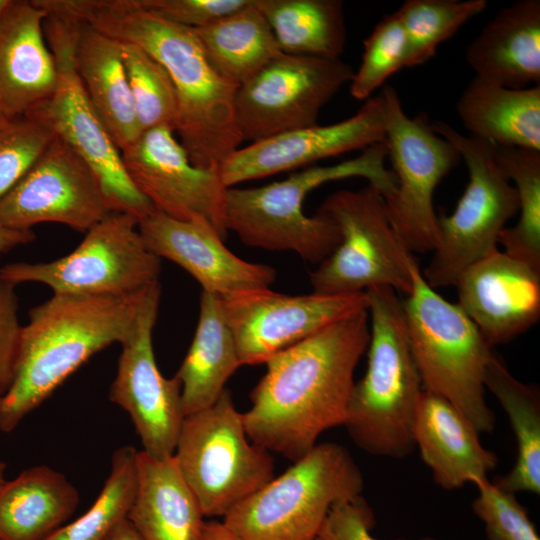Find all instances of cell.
Returning <instances> with one entry per match:
<instances>
[{"label":"cell","instance_id":"obj_31","mask_svg":"<svg viewBox=\"0 0 540 540\" xmlns=\"http://www.w3.org/2000/svg\"><path fill=\"white\" fill-rule=\"evenodd\" d=\"M195 31L211 66L237 87L281 53L255 0Z\"/></svg>","mask_w":540,"mask_h":540},{"label":"cell","instance_id":"obj_26","mask_svg":"<svg viewBox=\"0 0 540 540\" xmlns=\"http://www.w3.org/2000/svg\"><path fill=\"white\" fill-rule=\"evenodd\" d=\"M74 65L110 137L120 151L124 150L139 137L141 130L123 61L122 43L79 22Z\"/></svg>","mask_w":540,"mask_h":540},{"label":"cell","instance_id":"obj_22","mask_svg":"<svg viewBox=\"0 0 540 540\" xmlns=\"http://www.w3.org/2000/svg\"><path fill=\"white\" fill-rule=\"evenodd\" d=\"M47 15L33 0H12L0 16V100L9 119L33 113L55 91L58 74L44 31Z\"/></svg>","mask_w":540,"mask_h":540},{"label":"cell","instance_id":"obj_40","mask_svg":"<svg viewBox=\"0 0 540 540\" xmlns=\"http://www.w3.org/2000/svg\"><path fill=\"white\" fill-rule=\"evenodd\" d=\"M157 16L189 28L204 27L222 17L230 15L251 0H138Z\"/></svg>","mask_w":540,"mask_h":540},{"label":"cell","instance_id":"obj_7","mask_svg":"<svg viewBox=\"0 0 540 540\" xmlns=\"http://www.w3.org/2000/svg\"><path fill=\"white\" fill-rule=\"evenodd\" d=\"M363 475L348 450L316 444L223 519L243 540H315L332 506L360 496Z\"/></svg>","mask_w":540,"mask_h":540},{"label":"cell","instance_id":"obj_21","mask_svg":"<svg viewBox=\"0 0 540 540\" xmlns=\"http://www.w3.org/2000/svg\"><path fill=\"white\" fill-rule=\"evenodd\" d=\"M455 287L459 307L491 347L512 340L540 317V271L498 248L468 267Z\"/></svg>","mask_w":540,"mask_h":540},{"label":"cell","instance_id":"obj_16","mask_svg":"<svg viewBox=\"0 0 540 540\" xmlns=\"http://www.w3.org/2000/svg\"><path fill=\"white\" fill-rule=\"evenodd\" d=\"M160 295L159 282L146 291L135 328L121 344L109 398L129 414L141 451L165 459L174 455L185 414L179 380L164 377L154 356L152 332Z\"/></svg>","mask_w":540,"mask_h":540},{"label":"cell","instance_id":"obj_30","mask_svg":"<svg viewBox=\"0 0 540 540\" xmlns=\"http://www.w3.org/2000/svg\"><path fill=\"white\" fill-rule=\"evenodd\" d=\"M485 388L498 400L513 430L517 457L512 469L493 482L511 492L540 494V391L515 378L493 352L485 372Z\"/></svg>","mask_w":540,"mask_h":540},{"label":"cell","instance_id":"obj_8","mask_svg":"<svg viewBox=\"0 0 540 540\" xmlns=\"http://www.w3.org/2000/svg\"><path fill=\"white\" fill-rule=\"evenodd\" d=\"M173 457L206 518L223 519L274 478L272 456L247 436L227 388L213 405L185 416Z\"/></svg>","mask_w":540,"mask_h":540},{"label":"cell","instance_id":"obj_20","mask_svg":"<svg viewBox=\"0 0 540 540\" xmlns=\"http://www.w3.org/2000/svg\"><path fill=\"white\" fill-rule=\"evenodd\" d=\"M138 228L152 253L183 268L202 291L224 297L269 288L276 278L274 268L231 252L205 218L183 221L156 211L140 220Z\"/></svg>","mask_w":540,"mask_h":540},{"label":"cell","instance_id":"obj_15","mask_svg":"<svg viewBox=\"0 0 540 540\" xmlns=\"http://www.w3.org/2000/svg\"><path fill=\"white\" fill-rule=\"evenodd\" d=\"M242 365L265 363L280 351L368 308L366 291L289 295L270 288L220 297Z\"/></svg>","mask_w":540,"mask_h":540},{"label":"cell","instance_id":"obj_37","mask_svg":"<svg viewBox=\"0 0 540 540\" xmlns=\"http://www.w3.org/2000/svg\"><path fill=\"white\" fill-rule=\"evenodd\" d=\"M361 64L350 81V94L367 100L396 72L407 66V40L396 12L384 16L365 39Z\"/></svg>","mask_w":540,"mask_h":540},{"label":"cell","instance_id":"obj_50","mask_svg":"<svg viewBox=\"0 0 540 540\" xmlns=\"http://www.w3.org/2000/svg\"><path fill=\"white\" fill-rule=\"evenodd\" d=\"M3 394V391L0 389V396Z\"/></svg>","mask_w":540,"mask_h":540},{"label":"cell","instance_id":"obj_43","mask_svg":"<svg viewBox=\"0 0 540 540\" xmlns=\"http://www.w3.org/2000/svg\"><path fill=\"white\" fill-rule=\"evenodd\" d=\"M36 238L32 230H19L0 223V255L11 249L32 242Z\"/></svg>","mask_w":540,"mask_h":540},{"label":"cell","instance_id":"obj_33","mask_svg":"<svg viewBox=\"0 0 540 540\" xmlns=\"http://www.w3.org/2000/svg\"><path fill=\"white\" fill-rule=\"evenodd\" d=\"M494 157L514 182L519 219L505 227L498 243L508 255L540 271V151L493 144Z\"/></svg>","mask_w":540,"mask_h":540},{"label":"cell","instance_id":"obj_23","mask_svg":"<svg viewBox=\"0 0 540 540\" xmlns=\"http://www.w3.org/2000/svg\"><path fill=\"white\" fill-rule=\"evenodd\" d=\"M480 433L448 400L423 390L414 425V445L445 490L486 479L498 464L497 455L480 442Z\"/></svg>","mask_w":540,"mask_h":540},{"label":"cell","instance_id":"obj_1","mask_svg":"<svg viewBox=\"0 0 540 540\" xmlns=\"http://www.w3.org/2000/svg\"><path fill=\"white\" fill-rule=\"evenodd\" d=\"M369 338V315L362 310L269 358L243 413L249 439L295 462L323 432L344 425Z\"/></svg>","mask_w":540,"mask_h":540},{"label":"cell","instance_id":"obj_11","mask_svg":"<svg viewBox=\"0 0 540 540\" xmlns=\"http://www.w3.org/2000/svg\"><path fill=\"white\" fill-rule=\"evenodd\" d=\"M383 101L385 145L396 178L394 191L383 197L392 227L411 252L434 251L439 241V215L434 192L461 157L437 134L426 115L410 117L394 87L379 93Z\"/></svg>","mask_w":540,"mask_h":540},{"label":"cell","instance_id":"obj_17","mask_svg":"<svg viewBox=\"0 0 540 540\" xmlns=\"http://www.w3.org/2000/svg\"><path fill=\"white\" fill-rule=\"evenodd\" d=\"M169 126L143 131L121 151L125 171L157 212L188 221L205 218L224 239L227 187L219 167L195 166Z\"/></svg>","mask_w":540,"mask_h":540},{"label":"cell","instance_id":"obj_48","mask_svg":"<svg viewBox=\"0 0 540 540\" xmlns=\"http://www.w3.org/2000/svg\"><path fill=\"white\" fill-rule=\"evenodd\" d=\"M11 2H12V0H0V16L7 9V7L11 4Z\"/></svg>","mask_w":540,"mask_h":540},{"label":"cell","instance_id":"obj_9","mask_svg":"<svg viewBox=\"0 0 540 540\" xmlns=\"http://www.w3.org/2000/svg\"><path fill=\"white\" fill-rule=\"evenodd\" d=\"M337 226L340 243L309 275L313 292L352 294L390 287L407 296L419 266L388 218L382 193L368 184L327 196L318 209Z\"/></svg>","mask_w":540,"mask_h":540},{"label":"cell","instance_id":"obj_29","mask_svg":"<svg viewBox=\"0 0 540 540\" xmlns=\"http://www.w3.org/2000/svg\"><path fill=\"white\" fill-rule=\"evenodd\" d=\"M242 366L218 295L202 291L194 338L176 377L185 416L213 405Z\"/></svg>","mask_w":540,"mask_h":540},{"label":"cell","instance_id":"obj_6","mask_svg":"<svg viewBox=\"0 0 540 540\" xmlns=\"http://www.w3.org/2000/svg\"><path fill=\"white\" fill-rule=\"evenodd\" d=\"M402 303L424 389L453 404L480 434L491 433L495 416L485 400L484 378L492 347L458 304L428 285L419 266Z\"/></svg>","mask_w":540,"mask_h":540},{"label":"cell","instance_id":"obj_34","mask_svg":"<svg viewBox=\"0 0 540 540\" xmlns=\"http://www.w3.org/2000/svg\"><path fill=\"white\" fill-rule=\"evenodd\" d=\"M137 450L118 448L101 492L80 517L66 523L47 540H106L127 519L137 484Z\"/></svg>","mask_w":540,"mask_h":540},{"label":"cell","instance_id":"obj_47","mask_svg":"<svg viewBox=\"0 0 540 540\" xmlns=\"http://www.w3.org/2000/svg\"><path fill=\"white\" fill-rule=\"evenodd\" d=\"M8 120L9 118L6 115L4 108L2 106V103H1V100H0V127L4 125Z\"/></svg>","mask_w":540,"mask_h":540},{"label":"cell","instance_id":"obj_10","mask_svg":"<svg viewBox=\"0 0 540 540\" xmlns=\"http://www.w3.org/2000/svg\"><path fill=\"white\" fill-rule=\"evenodd\" d=\"M464 160L469 181L455 210L439 216V241L422 272L433 289L455 286L472 264L497 248L506 223L518 213L515 187L494 157L493 144L461 134L443 121L431 123Z\"/></svg>","mask_w":540,"mask_h":540},{"label":"cell","instance_id":"obj_35","mask_svg":"<svg viewBox=\"0 0 540 540\" xmlns=\"http://www.w3.org/2000/svg\"><path fill=\"white\" fill-rule=\"evenodd\" d=\"M486 0H406L395 11L407 40V66L431 59L440 44L487 7Z\"/></svg>","mask_w":540,"mask_h":540},{"label":"cell","instance_id":"obj_4","mask_svg":"<svg viewBox=\"0 0 540 540\" xmlns=\"http://www.w3.org/2000/svg\"><path fill=\"white\" fill-rule=\"evenodd\" d=\"M385 143L371 145L351 159L328 166H311L284 180L250 188L226 190V230L250 247L292 251L303 260L319 264L339 245L340 233L328 217L307 216L304 200L315 188L332 181L362 177L383 195L396 186L392 170L385 166Z\"/></svg>","mask_w":540,"mask_h":540},{"label":"cell","instance_id":"obj_2","mask_svg":"<svg viewBox=\"0 0 540 540\" xmlns=\"http://www.w3.org/2000/svg\"><path fill=\"white\" fill-rule=\"evenodd\" d=\"M50 9L135 44L164 66L178 98L174 131L195 166L220 167L239 148L243 138L234 111L238 87L211 66L194 28L169 22L138 0H53Z\"/></svg>","mask_w":540,"mask_h":540},{"label":"cell","instance_id":"obj_14","mask_svg":"<svg viewBox=\"0 0 540 540\" xmlns=\"http://www.w3.org/2000/svg\"><path fill=\"white\" fill-rule=\"evenodd\" d=\"M353 74L340 58L279 53L236 90L234 111L243 141L316 125L322 108Z\"/></svg>","mask_w":540,"mask_h":540},{"label":"cell","instance_id":"obj_32","mask_svg":"<svg viewBox=\"0 0 540 540\" xmlns=\"http://www.w3.org/2000/svg\"><path fill=\"white\" fill-rule=\"evenodd\" d=\"M281 52L338 59L346 46L341 0H255Z\"/></svg>","mask_w":540,"mask_h":540},{"label":"cell","instance_id":"obj_45","mask_svg":"<svg viewBox=\"0 0 540 540\" xmlns=\"http://www.w3.org/2000/svg\"><path fill=\"white\" fill-rule=\"evenodd\" d=\"M106 540H142L128 519L120 522Z\"/></svg>","mask_w":540,"mask_h":540},{"label":"cell","instance_id":"obj_5","mask_svg":"<svg viewBox=\"0 0 540 540\" xmlns=\"http://www.w3.org/2000/svg\"><path fill=\"white\" fill-rule=\"evenodd\" d=\"M366 294L370 317L367 369L354 384L343 426L363 451L401 459L415 448L413 425L424 387L398 293L381 286Z\"/></svg>","mask_w":540,"mask_h":540},{"label":"cell","instance_id":"obj_38","mask_svg":"<svg viewBox=\"0 0 540 540\" xmlns=\"http://www.w3.org/2000/svg\"><path fill=\"white\" fill-rule=\"evenodd\" d=\"M55 138L35 115L9 119L0 127V201L20 182Z\"/></svg>","mask_w":540,"mask_h":540},{"label":"cell","instance_id":"obj_12","mask_svg":"<svg viewBox=\"0 0 540 540\" xmlns=\"http://www.w3.org/2000/svg\"><path fill=\"white\" fill-rule=\"evenodd\" d=\"M79 22L48 14L44 31L57 67L51 98L29 115L43 120L97 176L112 212L128 213L139 221L156 212L128 177L118 149L99 118L79 79L74 49Z\"/></svg>","mask_w":540,"mask_h":540},{"label":"cell","instance_id":"obj_46","mask_svg":"<svg viewBox=\"0 0 540 540\" xmlns=\"http://www.w3.org/2000/svg\"><path fill=\"white\" fill-rule=\"evenodd\" d=\"M6 463L0 461V487L5 482Z\"/></svg>","mask_w":540,"mask_h":540},{"label":"cell","instance_id":"obj_27","mask_svg":"<svg viewBox=\"0 0 540 540\" xmlns=\"http://www.w3.org/2000/svg\"><path fill=\"white\" fill-rule=\"evenodd\" d=\"M78 505V490L64 474L28 468L0 487V540H47Z\"/></svg>","mask_w":540,"mask_h":540},{"label":"cell","instance_id":"obj_39","mask_svg":"<svg viewBox=\"0 0 540 540\" xmlns=\"http://www.w3.org/2000/svg\"><path fill=\"white\" fill-rule=\"evenodd\" d=\"M474 485L478 495L472 509L484 523L488 540H540L526 508L514 493L499 488L488 478Z\"/></svg>","mask_w":540,"mask_h":540},{"label":"cell","instance_id":"obj_41","mask_svg":"<svg viewBox=\"0 0 540 540\" xmlns=\"http://www.w3.org/2000/svg\"><path fill=\"white\" fill-rule=\"evenodd\" d=\"M374 526L373 510L360 495L335 503L315 540H379L371 534Z\"/></svg>","mask_w":540,"mask_h":540},{"label":"cell","instance_id":"obj_49","mask_svg":"<svg viewBox=\"0 0 540 540\" xmlns=\"http://www.w3.org/2000/svg\"><path fill=\"white\" fill-rule=\"evenodd\" d=\"M420 540H438V539L426 536V537L421 538Z\"/></svg>","mask_w":540,"mask_h":540},{"label":"cell","instance_id":"obj_24","mask_svg":"<svg viewBox=\"0 0 540 540\" xmlns=\"http://www.w3.org/2000/svg\"><path fill=\"white\" fill-rule=\"evenodd\" d=\"M475 76L521 89L540 85V1L500 9L466 48Z\"/></svg>","mask_w":540,"mask_h":540},{"label":"cell","instance_id":"obj_36","mask_svg":"<svg viewBox=\"0 0 540 540\" xmlns=\"http://www.w3.org/2000/svg\"><path fill=\"white\" fill-rule=\"evenodd\" d=\"M122 43V56L141 133L169 126L175 130L178 98L164 66L132 43ZM175 132V131H174Z\"/></svg>","mask_w":540,"mask_h":540},{"label":"cell","instance_id":"obj_18","mask_svg":"<svg viewBox=\"0 0 540 540\" xmlns=\"http://www.w3.org/2000/svg\"><path fill=\"white\" fill-rule=\"evenodd\" d=\"M111 212L93 170L56 135L0 201V223L19 230L52 222L87 232Z\"/></svg>","mask_w":540,"mask_h":540},{"label":"cell","instance_id":"obj_19","mask_svg":"<svg viewBox=\"0 0 540 540\" xmlns=\"http://www.w3.org/2000/svg\"><path fill=\"white\" fill-rule=\"evenodd\" d=\"M384 142V109L378 94L340 122L316 124L239 147L222 162L220 175L230 188Z\"/></svg>","mask_w":540,"mask_h":540},{"label":"cell","instance_id":"obj_42","mask_svg":"<svg viewBox=\"0 0 540 540\" xmlns=\"http://www.w3.org/2000/svg\"><path fill=\"white\" fill-rule=\"evenodd\" d=\"M21 325L15 285L0 276V389H8L16 362Z\"/></svg>","mask_w":540,"mask_h":540},{"label":"cell","instance_id":"obj_28","mask_svg":"<svg viewBox=\"0 0 540 540\" xmlns=\"http://www.w3.org/2000/svg\"><path fill=\"white\" fill-rule=\"evenodd\" d=\"M456 112L472 137L540 151V85L514 89L475 76Z\"/></svg>","mask_w":540,"mask_h":540},{"label":"cell","instance_id":"obj_13","mask_svg":"<svg viewBox=\"0 0 540 540\" xmlns=\"http://www.w3.org/2000/svg\"><path fill=\"white\" fill-rule=\"evenodd\" d=\"M139 220L111 212L91 227L75 250L49 262H16L0 269L15 286L42 283L53 293L128 295L158 283L160 258L144 243Z\"/></svg>","mask_w":540,"mask_h":540},{"label":"cell","instance_id":"obj_44","mask_svg":"<svg viewBox=\"0 0 540 540\" xmlns=\"http://www.w3.org/2000/svg\"><path fill=\"white\" fill-rule=\"evenodd\" d=\"M201 540H243L222 521L206 520Z\"/></svg>","mask_w":540,"mask_h":540},{"label":"cell","instance_id":"obj_3","mask_svg":"<svg viewBox=\"0 0 540 540\" xmlns=\"http://www.w3.org/2000/svg\"><path fill=\"white\" fill-rule=\"evenodd\" d=\"M149 287L128 295L53 293L31 309L21 327L12 381L0 396V431L12 432L91 356L122 344Z\"/></svg>","mask_w":540,"mask_h":540},{"label":"cell","instance_id":"obj_25","mask_svg":"<svg viewBox=\"0 0 540 540\" xmlns=\"http://www.w3.org/2000/svg\"><path fill=\"white\" fill-rule=\"evenodd\" d=\"M205 516L174 457L137 452V484L127 516L142 540H201Z\"/></svg>","mask_w":540,"mask_h":540}]
</instances>
